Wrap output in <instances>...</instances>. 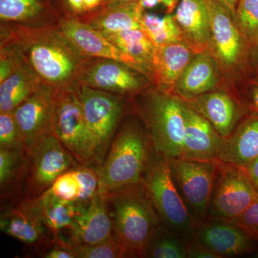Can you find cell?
Returning a JSON list of instances; mask_svg holds the SVG:
<instances>
[{
    "label": "cell",
    "instance_id": "cell-17",
    "mask_svg": "<svg viewBox=\"0 0 258 258\" xmlns=\"http://www.w3.org/2000/svg\"><path fill=\"white\" fill-rule=\"evenodd\" d=\"M184 118V142L180 159L193 161L219 160L224 139L219 135L206 118L186 102Z\"/></svg>",
    "mask_w": 258,
    "mask_h": 258
},
{
    "label": "cell",
    "instance_id": "cell-29",
    "mask_svg": "<svg viewBox=\"0 0 258 258\" xmlns=\"http://www.w3.org/2000/svg\"><path fill=\"white\" fill-rule=\"evenodd\" d=\"M41 85L27 68L20 64L8 79L0 83V113L14 111Z\"/></svg>",
    "mask_w": 258,
    "mask_h": 258
},
{
    "label": "cell",
    "instance_id": "cell-24",
    "mask_svg": "<svg viewBox=\"0 0 258 258\" xmlns=\"http://www.w3.org/2000/svg\"><path fill=\"white\" fill-rule=\"evenodd\" d=\"M144 11L139 2L107 5L79 20L103 34L141 29Z\"/></svg>",
    "mask_w": 258,
    "mask_h": 258
},
{
    "label": "cell",
    "instance_id": "cell-14",
    "mask_svg": "<svg viewBox=\"0 0 258 258\" xmlns=\"http://www.w3.org/2000/svg\"><path fill=\"white\" fill-rule=\"evenodd\" d=\"M57 25L64 36L84 57L116 60L144 74L130 55L115 46L103 34L88 24L68 16L60 19Z\"/></svg>",
    "mask_w": 258,
    "mask_h": 258
},
{
    "label": "cell",
    "instance_id": "cell-23",
    "mask_svg": "<svg viewBox=\"0 0 258 258\" xmlns=\"http://www.w3.org/2000/svg\"><path fill=\"white\" fill-rule=\"evenodd\" d=\"M196 55L184 42L157 47L153 84L172 93L180 76Z\"/></svg>",
    "mask_w": 258,
    "mask_h": 258
},
{
    "label": "cell",
    "instance_id": "cell-3",
    "mask_svg": "<svg viewBox=\"0 0 258 258\" xmlns=\"http://www.w3.org/2000/svg\"><path fill=\"white\" fill-rule=\"evenodd\" d=\"M103 194L123 257H144L148 242L161 222L142 185Z\"/></svg>",
    "mask_w": 258,
    "mask_h": 258
},
{
    "label": "cell",
    "instance_id": "cell-16",
    "mask_svg": "<svg viewBox=\"0 0 258 258\" xmlns=\"http://www.w3.org/2000/svg\"><path fill=\"white\" fill-rule=\"evenodd\" d=\"M0 229L3 233L35 248L52 235L42 220L35 199L3 207Z\"/></svg>",
    "mask_w": 258,
    "mask_h": 258
},
{
    "label": "cell",
    "instance_id": "cell-39",
    "mask_svg": "<svg viewBox=\"0 0 258 258\" xmlns=\"http://www.w3.org/2000/svg\"><path fill=\"white\" fill-rule=\"evenodd\" d=\"M187 258H220L211 250L191 240L188 243Z\"/></svg>",
    "mask_w": 258,
    "mask_h": 258
},
{
    "label": "cell",
    "instance_id": "cell-30",
    "mask_svg": "<svg viewBox=\"0 0 258 258\" xmlns=\"http://www.w3.org/2000/svg\"><path fill=\"white\" fill-rule=\"evenodd\" d=\"M141 27L156 47L178 42L186 43L182 30L173 14L161 17L144 12L141 20Z\"/></svg>",
    "mask_w": 258,
    "mask_h": 258
},
{
    "label": "cell",
    "instance_id": "cell-40",
    "mask_svg": "<svg viewBox=\"0 0 258 258\" xmlns=\"http://www.w3.org/2000/svg\"><path fill=\"white\" fill-rule=\"evenodd\" d=\"M64 8L69 11L71 18L81 19L86 15L83 0H62Z\"/></svg>",
    "mask_w": 258,
    "mask_h": 258
},
{
    "label": "cell",
    "instance_id": "cell-44",
    "mask_svg": "<svg viewBox=\"0 0 258 258\" xmlns=\"http://www.w3.org/2000/svg\"><path fill=\"white\" fill-rule=\"evenodd\" d=\"M251 103L252 107L258 111V87L254 88L250 94Z\"/></svg>",
    "mask_w": 258,
    "mask_h": 258
},
{
    "label": "cell",
    "instance_id": "cell-19",
    "mask_svg": "<svg viewBox=\"0 0 258 258\" xmlns=\"http://www.w3.org/2000/svg\"><path fill=\"white\" fill-rule=\"evenodd\" d=\"M69 235L68 240L71 243L86 245L104 242L114 236L103 193L97 194L80 212Z\"/></svg>",
    "mask_w": 258,
    "mask_h": 258
},
{
    "label": "cell",
    "instance_id": "cell-26",
    "mask_svg": "<svg viewBox=\"0 0 258 258\" xmlns=\"http://www.w3.org/2000/svg\"><path fill=\"white\" fill-rule=\"evenodd\" d=\"M103 35L115 46L130 55L139 64L144 76L153 83L157 47L141 29Z\"/></svg>",
    "mask_w": 258,
    "mask_h": 258
},
{
    "label": "cell",
    "instance_id": "cell-20",
    "mask_svg": "<svg viewBox=\"0 0 258 258\" xmlns=\"http://www.w3.org/2000/svg\"><path fill=\"white\" fill-rule=\"evenodd\" d=\"M174 15L186 45L196 54L210 52L211 30L206 0H179Z\"/></svg>",
    "mask_w": 258,
    "mask_h": 258
},
{
    "label": "cell",
    "instance_id": "cell-6",
    "mask_svg": "<svg viewBox=\"0 0 258 258\" xmlns=\"http://www.w3.org/2000/svg\"><path fill=\"white\" fill-rule=\"evenodd\" d=\"M52 133L78 164L99 165L96 141L85 119L74 85L55 90Z\"/></svg>",
    "mask_w": 258,
    "mask_h": 258
},
{
    "label": "cell",
    "instance_id": "cell-10",
    "mask_svg": "<svg viewBox=\"0 0 258 258\" xmlns=\"http://www.w3.org/2000/svg\"><path fill=\"white\" fill-rule=\"evenodd\" d=\"M257 195L242 167L220 161L207 220L233 221Z\"/></svg>",
    "mask_w": 258,
    "mask_h": 258
},
{
    "label": "cell",
    "instance_id": "cell-28",
    "mask_svg": "<svg viewBox=\"0 0 258 258\" xmlns=\"http://www.w3.org/2000/svg\"><path fill=\"white\" fill-rule=\"evenodd\" d=\"M26 172V156L23 150L0 149V189L1 200H10L11 205L23 198ZM23 200V199H22Z\"/></svg>",
    "mask_w": 258,
    "mask_h": 258
},
{
    "label": "cell",
    "instance_id": "cell-22",
    "mask_svg": "<svg viewBox=\"0 0 258 258\" xmlns=\"http://www.w3.org/2000/svg\"><path fill=\"white\" fill-rule=\"evenodd\" d=\"M258 157V115H252L239 123L224 139L218 159L244 167Z\"/></svg>",
    "mask_w": 258,
    "mask_h": 258
},
{
    "label": "cell",
    "instance_id": "cell-35",
    "mask_svg": "<svg viewBox=\"0 0 258 258\" xmlns=\"http://www.w3.org/2000/svg\"><path fill=\"white\" fill-rule=\"evenodd\" d=\"M0 149L25 152L21 134L12 112L0 113Z\"/></svg>",
    "mask_w": 258,
    "mask_h": 258
},
{
    "label": "cell",
    "instance_id": "cell-13",
    "mask_svg": "<svg viewBox=\"0 0 258 258\" xmlns=\"http://www.w3.org/2000/svg\"><path fill=\"white\" fill-rule=\"evenodd\" d=\"M55 90L41 85L12 112L21 134L25 153L42 137L52 133Z\"/></svg>",
    "mask_w": 258,
    "mask_h": 258
},
{
    "label": "cell",
    "instance_id": "cell-42",
    "mask_svg": "<svg viewBox=\"0 0 258 258\" xmlns=\"http://www.w3.org/2000/svg\"><path fill=\"white\" fill-rule=\"evenodd\" d=\"M104 1L105 0H83V6H84L86 15L91 14L97 10L101 9L104 5Z\"/></svg>",
    "mask_w": 258,
    "mask_h": 258
},
{
    "label": "cell",
    "instance_id": "cell-45",
    "mask_svg": "<svg viewBox=\"0 0 258 258\" xmlns=\"http://www.w3.org/2000/svg\"><path fill=\"white\" fill-rule=\"evenodd\" d=\"M139 1V0H105L103 6L107 5L116 4V3H133V2Z\"/></svg>",
    "mask_w": 258,
    "mask_h": 258
},
{
    "label": "cell",
    "instance_id": "cell-25",
    "mask_svg": "<svg viewBox=\"0 0 258 258\" xmlns=\"http://www.w3.org/2000/svg\"><path fill=\"white\" fill-rule=\"evenodd\" d=\"M57 16L52 0H0L2 23L50 26Z\"/></svg>",
    "mask_w": 258,
    "mask_h": 258
},
{
    "label": "cell",
    "instance_id": "cell-27",
    "mask_svg": "<svg viewBox=\"0 0 258 258\" xmlns=\"http://www.w3.org/2000/svg\"><path fill=\"white\" fill-rule=\"evenodd\" d=\"M44 223L52 235H63L72 228L76 217L87 205L79 202H64L57 200L48 191L35 198Z\"/></svg>",
    "mask_w": 258,
    "mask_h": 258
},
{
    "label": "cell",
    "instance_id": "cell-11",
    "mask_svg": "<svg viewBox=\"0 0 258 258\" xmlns=\"http://www.w3.org/2000/svg\"><path fill=\"white\" fill-rule=\"evenodd\" d=\"M152 83L127 64L111 59L88 57L74 84L82 85L123 96L142 93Z\"/></svg>",
    "mask_w": 258,
    "mask_h": 258
},
{
    "label": "cell",
    "instance_id": "cell-15",
    "mask_svg": "<svg viewBox=\"0 0 258 258\" xmlns=\"http://www.w3.org/2000/svg\"><path fill=\"white\" fill-rule=\"evenodd\" d=\"M192 240L220 258L248 254L257 242L234 222L221 220H205L198 226Z\"/></svg>",
    "mask_w": 258,
    "mask_h": 258
},
{
    "label": "cell",
    "instance_id": "cell-32",
    "mask_svg": "<svg viewBox=\"0 0 258 258\" xmlns=\"http://www.w3.org/2000/svg\"><path fill=\"white\" fill-rule=\"evenodd\" d=\"M236 22L244 40L249 44L258 42V0H239Z\"/></svg>",
    "mask_w": 258,
    "mask_h": 258
},
{
    "label": "cell",
    "instance_id": "cell-1",
    "mask_svg": "<svg viewBox=\"0 0 258 258\" xmlns=\"http://www.w3.org/2000/svg\"><path fill=\"white\" fill-rule=\"evenodd\" d=\"M18 59L40 84L53 90L76 82L88 58L70 42L58 25H1V49Z\"/></svg>",
    "mask_w": 258,
    "mask_h": 258
},
{
    "label": "cell",
    "instance_id": "cell-8",
    "mask_svg": "<svg viewBox=\"0 0 258 258\" xmlns=\"http://www.w3.org/2000/svg\"><path fill=\"white\" fill-rule=\"evenodd\" d=\"M74 87L88 128L96 141L101 164L123 118L125 96L82 85L74 84Z\"/></svg>",
    "mask_w": 258,
    "mask_h": 258
},
{
    "label": "cell",
    "instance_id": "cell-43",
    "mask_svg": "<svg viewBox=\"0 0 258 258\" xmlns=\"http://www.w3.org/2000/svg\"><path fill=\"white\" fill-rule=\"evenodd\" d=\"M221 2L230 12L231 14L236 20V10H237L239 0H221Z\"/></svg>",
    "mask_w": 258,
    "mask_h": 258
},
{
    "label": "cell",
    "instance_id": "cell-18",
    "mask_svg": "<svg viewBox=\"0 0 258 258\" xmlns=\"http://www.w3.org/2000/svg\"><path fill=\"white\" fill-rule=\"evenodd\" d=\"M185 102L206 118L224 139L235 130L245 112L243 107L225 91H210Z\"/></svg>",
    "mask_w": 258,
    "mask_h": 258
},
{
    "label": "cell",
    "instance_id": "cell-46",
    "mask_svg": "<svg viewBox=\"0 0 258 258\" xmlns=\"http://www.w3.org/2000/svg\"><path fill=\"white\" fill-rule=\"evenodd\" d=\"M256 257H258V253H257V254H256Z\"/></svg>",
    "mask_w": 258,
    "mask_h": 258
},
{
    "label": "cell",
    "instance_id": "cell-7",
    "mask_svg": "<svg viewBox=\"0 0 258 258\" xmlns=\"http://www.w3.org/2000/svg\"><path fill=\"white\" fill-rule=\"evenodd\" d=\"M25 154L26 172L23 200L38 198L52 186L58 176L79 165L52 134L37 140Z\"/></svg>",
    "mask_w": 258,
    "mask_h": 258
},
{
    "label": "cell",
    "instance_id": "cell-47",
    "mask_svg": "<svg viewBox=\"0 0 258 258\" xmlns=\"http://www.w3.org/2000/svg\"><path fill=\"white\" fill-rule=\"evenodd\" d=\"M257 52H258V42H257Z\"/></svg>",
    "mask_w": 258,
    "mask_h": 258
},
{
    "label": "cell",
    "instance_id": "cell-37",
    "mask_svg": "<svg viewBox=\"0 0 258 258\" xmlns=\"http://www.w3.org/2000/svg\"><path fill=\"white\" fill-rule=\"evenodd\" d=\"M231 222L243 229L258 242V195L240 216Z\"/></svg>",
    "mask_w": 258,
    "mask_h": 258
},
{
    "label": "cell",
    "instance_id": "cell-41",
    "mask_svg": "<svg viewBox=\"0 0 258 258\" xmlns=\"http://www.w3.org/2000/svg\"><path fill=\"white\" fill-rule=\"evenodd\" d=\"M242 168L256 192L258 194V157Z\"/></svg>",
    "mask_w": 258,
    "mask_h": 258
},
{
    "label": "cell",
    "instance_id": "cell-38",
    "mask_svg": "<svg viewBox=\"0 0 258 258\" xmlns=\"http://www.w3.org/2000/svg\"><path fill=\"white\" fill-rule=\"evenodd\" d=\"M179 0H139V4L144 12L147 10H152L162 6L166 8L167 14H172L175 12Z\"/></svg>",
    "mask_w": 258,
    "mask_h": 258
},
{
    "label": "cell",
    "instance_id": "cell-5",
    "mask_svg": "<svg viewBox=\"0 0 258 258\" xmlns=\"http://www.w3.org/2000/svg\"><path fill=\"white\" fill-rule=\"evenodd\" d=\"M141 185L161 223L185 240H192L198 225L173 181L169 159L156 154Z\"/></svg>",
    "mask_w": 258,
    "mask_h": 258
},
{
    "label": "cell",
    "instance_id": "cell-21",
    "mask_svg": "<svg viewBox=\"0 0 258 258\" xmlns=\"http://www.w3.org/2000/svg\"><path fill=\"white\" fill-rule=\"evenodd\" d=\"M218 63L209 51L196 54L176 82L172 93L184 101L210 91L219 81Z\"/></svg>",
    "mask_w": 258,
    "mask_h": 258
},
{
    "label": "cell",
    "instance_id": "cell-36",
    "mask_svg": "<svg viewBox=\"0 0 258 258\" xmlns=\"http://www.w3.org/2000/svg\"><path fill=\"white\" fill-rule=\"evenodd\" d=\"M75 170L81 184V194L79 203L88 205L100 192V181L95 166L81 165L79 164Z\"/></svg>",
    "mask_w": 258,
    "mask_h": 258
},
{
    "label": "cell",
    "instance_id": "cell-31",
    "mask_svg": "<svg viewBox=\"0 0 258 258\" xmlns=\"http://www.w3.org/2000/svg\"><path fill=\"white\" fill-rule=\"evenodd\" d=\"M189 242L161 223L148 242L144 257L187 258Z\"/></svg>",
    "mask_w": 258,
    "mask_h": 258
},
{
    "label": "cell",
    "instance_id": "cell-9",
    "mask_svg": "<svg viewBox=\"0 0 258 258\" xmlns=\"http://www.w3.org/2000/svg\"><path fill=\"white\" fill-rule=\"evenodd\" d=\"M220 160L169 159L171 177L198 227L207 220Z\"/></svg>",
    "mask_w": 258,
    "mask_h": 258
},
{
    "label": "cell",
    "instance_id": "cell-33",
    "mask_svg": "<svg viewBox=\"0 0 258 258\" xmlns=\"http://www.w3.org/2000/svg\"><path fill=\"white\" fill-rule=\"evenodd\" d=\"M75 168L61 174L47 189L57 200L64 202H79L81 184Z\"/></svg>",
    "mask_w": 258,
    "mask_h": 258
},
{
    "label": "cell",
    "instance_id": "cell-12",
    "mask_svg": "<svg viewBox=\"0 0 258 258\" xmlns=\"http://www.w3.org/2000/svg\"><path fill=\"white\" fill-rule=\"evenodd\" d=\"M211 30L210 52L226 71H233L240 64L243 37L237 22L221 0H206Z\"/></svg>",
    "mask_w": 258,
    "mask_h": 258
},
{
    "label": "cell",
    "instance_id": "cell-34",
    "mask_svg": "<svg viewBox=\"0 0 258 258\" xmlns=\"http://www.w3.org/2000/svg\"><path fill=\"white\" fill-rule=\"evenodd\" d=\"M76 258H120L123 257L114 236L109 240L91 245L74 244Z\"/></svg>",
    "mask_w": 258,
    "mask_h": 258
},
{
    "label": "cell",
    "instance_id": "cell-4",
    "mask_svg": "<svg viewBox=\"0 0 258 258\" xmlns=\"http://www.w3.org/2000/svg\"><path fill=\"white\" fill-rule=\"evenodd\" d=\"M184 100L157 88L144 93L136 103L154 152L168 159H180L185 131Z\"/></svg>",
    "mask_w": 258,
    "mask_h": 258
},
{
    "label": "cell",
    "instance_id": "cell-2",
    "mask_svg": "<svg viewBox=\"0 0 258 258\" xmlns=\"http://www.w3.org/2000/svg\"><path fill=\"white\" fill-rule=\"evenodd\" d=\"M155 154L142 120H125L117 130L104 160L95 167L100 192L141 185Z\"/></svg>",
    "mask_w": 258,
    "mask_h": 258
}]
</instances>
